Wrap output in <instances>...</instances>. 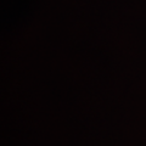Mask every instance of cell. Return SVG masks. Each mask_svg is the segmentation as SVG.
Segmentation results:
<instances>
[]
</instances>
